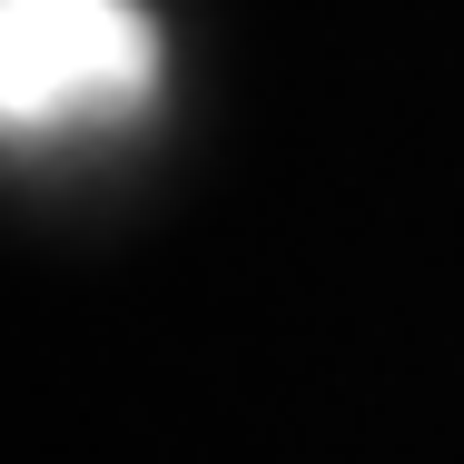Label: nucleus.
<instances>
[{
	"label": "nucleus",
	"mask_w": 464,
	"mask_h": 464,
	"mask_svg": "<svg viewBox=\"0 0 464 464\" xmlns=\"http://www.w3.org/2000/svg\"><path fill=\"white\" fill-rule=\"evenodd\" d=\"M149 90L159 30L139 0H0V139L129 119Z\"/></svg>",
	"instance_id": "nucleus-1"
}]
</instances>
